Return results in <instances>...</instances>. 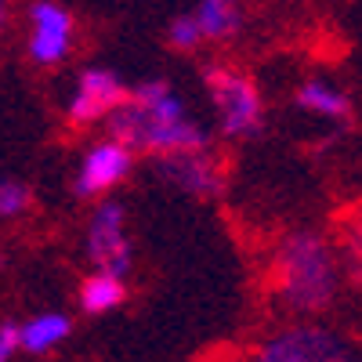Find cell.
<instances>
[{
  "label": "cell",
  "mask_w": 362,
  "mask_h": 362,
  "mask_svg": "<svg viewBox=\"0 0 362 362\" xmlns=\"http://www.w3.org/2000/svg\"><path fill=\"white\" fill-rule=\"evenodd\" d=\"M276 286L293 312H322L341 290V261L319 232H293L276 254Z\"/></svg>",
  "instance_id": "1"
},
{
  "label": "cell",
  "mask_w": 362,
  "mask_h": 362,
  "mask_svg": "<svg viewBox=\"0 0 362 362\" xmlns=\"http://www.w3.org/2000/svg\"><path fill=\"white\" fill-rule=\"evenodd\" d=\"M80 300H83V308L90 315H98V312H109L116 308L119 300H124V283L112 279V276H90L80 290Z\"/></svg>",
  "instance_id": "12"
},
{
  "label": "cell",
  "mask_w": 362,
  "mask_h": 362,
  "mask_svg": "<svg viewBox=\"0 0 362 362\" xmlns=\"http://www.w3.org/2000/svg\"><path fill=\"white\" fill-rule=\"evenodd\" d=\"M29 206V189L22 181H0V218H18Z\"/></svg>",
  "instance_id": "13"
},
{
  "label": "cell",
  "mask_w": 362,
  "mask_h": 362,
  "mask_svg": "<svg viewBox=\"0 0 362 362\" xmlns=\"http://www.w3.org/2000/svg\"><path fill=\"white\" fill-rule=\"evenodd\" d=\"M124 102H127V87L124 83H119L112 73H105V69H90V73H83L80 90L69 102V119L73 124H95V119L109 116Z\"/></svg>",
  "instance_id": "6"
},
{
  "label": "cell",
  "mask_w": 362,
  "mask_h": 362,
  "mask_svg": "<svg viewBox=\"0 0 362 362\" xmlns=\"http://www.w3.org/2000/svg\"><path fill=\"white\" fill-rule=\"evenodd\" d=\"M15 351H18V326L4 322V326H0V362H11Z\"/></svg>",
  "instance_id": "15"
},
{
  "label": "cell",
  "mask_w": 362,
  "mask_h": 362,
  "mask_svg": "<svg viewBox=\"0 0 362 362\" xmlns=\"http://www.w3.org/2000/svg\"><path fill=\"white\" fill-rule=\"evenodd\" d=\"M199 40H203V37H199V29H196L192 15H181V18L170 22V44H174V47L189 51V47H196Z\"/></svg>",
  "instance_id": "14"
},
{
  "label": "cell",
  "mask_w": 362,
  "mask_h": 362,
  "mask_svg": "<svg viewBox=\"0 0 362 362\" xmlns=\"http://www.w3.org/2000/svg\"><path fill=\"white\" fill-rule=\"evenodd\" d=\"M199 37H210V40H225L239 29V8L228 4V0H203L192 15Z\"/></svg>",
  "instance_id": "10"
},
{
  "label": "cell",
  "mask_w": 362,
  "mask_h": 362,
  "mask_svg": "<svg viewBox=\"0 0 362 362\" xmlns=\"http://www.w3.org/2000/svg\"><path fill=\"white\" fill-rule=\"evenodd\" d=\"M254 362H358L348 337L326 326H290L261 344Z\"/></svg>",
  "instance_id": "2"
},
{
  "label": "cell",
  "mask_w": 362,
  "mask_h": 362,
  "mask_svg": "<svg viewBox=\"0 0 362 362\" xmlns=\"http://www.w3.org/2000/svg\"><path fill=\"white\" fill-rule=\"evenodd\" d=\"M66 337H69V319L58 315V312L37 315L33 322L18 326V348H25V351H51Z\"/></svg>",
  "instance_id": "9"
},
{
  "label": "cell",
  "mask_w": 362,
  "mask_h": 362,
  "mask_svg": "<svg viewBox=\"0 0 362 362\" xmlns=\"http://www.w3.org/2000/svg\"><path fill=\"white\" fill-rule=\"evenodd\" d=\"M206 87L221 109V131L228 138L250 134L261 127V95H257L254 80L214 66V69H206Z\"/></svg>",
  "instance_id": "3"
},
{
  "label": "cell",
  "mask_w": 362,
  "mask_h": 362,
  "mask_svg": "<svg viewBox=\"0 0 362 362\" xmlns=\"http://www.w3.org/2000/svg\"><path fill=\"white\" fill-rule=\"evenodd\" d=\"M33 18V40H29V54L37 58L40 66H51L58 58H66L69 51V33H73V18L66 15V8L58 4H33L29 11Z\"/></svg>",
  "instance_id": "7"
},
{
  "label": "cell",
  "mask_w": 362,
  "mask_h": 362,
  "mask_svg": "<svg viewBox=\"0 0 362 362\" xmlns=\"http://www.w3.org/2000/svg\"><path fill=\"white\" fill-rule=\"evenodd\" d=\"M160 174L170 181V185H177L181 192L189 196H218L225 189V170H221V160L210 153V148H203V153H177V156H160Z\"/></svg>",
  "instance_id": "5"
},
{
  "label": "cell",
  "mask_w": 362,
  "mask_h": 362,
  "mask_svg": "<svg viewBox=\"0 0 362 362\" xmlns=\"http://www.w3.org/2000/svg\"><path fill=\"white\" fill-rule=\"evenodd\" d=\"M297 105H300V109H308V112H319V116H334V119H344L348 109H351L341 90H334V87L322 83V80L300 83V90H297Z\"/></svg>",
  "instance_id": "11"
},
{
  "label": "cell",
  "mask_w": 362,
  "mask_h": 362,
  "mask_svg": "<svg viewBox=\"0 0 362 362\" xmlns=\"http://www.w3.org/2000/svg\"><path fill=\"white\" fill-rule=\"evenodd\" d=\"M87 254L98 264V276L124 279L131 272V243L124 235V206L119 203H102L90 218L87 228Z\"/></svg>",
  "instance_id": "4"
},
{
  "label": "cell",
  "mask_w": 362,
  "mask_h": 362,
  "mask_svg": "<svg viewBox=\"0 0 362 362\" xmlns=\"http://www.w3.org/2000/svg\"><path fill=\"white\" fill-rule=\"evenodd\" d=\"M4 18H8V8H4V4H0V25H4Z\"/></svg>",
  "instance_id": "16"
},
{
  "label": "cell",
  "mask_w": 362,
  "mask_h": 362,
  "mask_svg": "<svg viewBox=\"0 0 362 362\" xmlns=\"http://www.w3.org/2000/svg\"><path fill=\"white\" fill-rule=\"evenodd\" d=\"M127 170H131V153L119 148L116 141H105L98 148H90L87 160H83V170L76 177V196H95V192L112 189Z\"/></svg>",
  "instance_id": "8"
}]
</instances>
